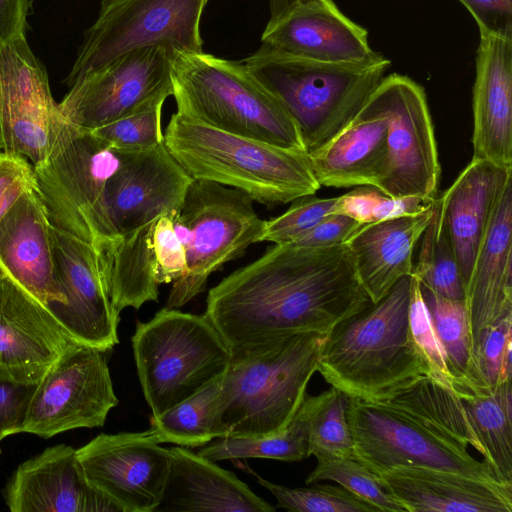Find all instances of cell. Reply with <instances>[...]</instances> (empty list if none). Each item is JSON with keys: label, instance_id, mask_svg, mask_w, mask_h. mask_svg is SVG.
I'll list each match as a JSON object with an SVG mask.
<instances>
[{"label": "cell", "instance_id": "f35d334b", "mask_svg": "<svg viewBox=\"0 0 512 512\" xmlns=\"http://www.w3.org/2000/svg\"><path fill=\"white\" fill-rule=\"evenodd\" d=\"M317 465L307 476V485L331 480L370 504L377 511L406 512L391 496L379 475L370 471L353 457H317Z\"/></svg>", "mask_w": 512, "mask_h": 512}, {"label": "cell", "instance_id": "cb8c5ba5", "mask_svg": "<svg viewBox=\"0 0 512 512\" xmlns=\"http://www.w3.org/2000/svg\"><path fill=\"white\" fill-rule=\"evenodd\" d=\"M308 154L321 186L381 190L388 171L387 118L373 92L342 130Z\"/></svg>", "mask_w": 512, "mask_h": 512}, {"label": "cell", "instance_id": "f6af8a7d", "mask_svg": "<svg viewBox=\"0 0 512 512\" xmlns=\"http://www.w3.org/2000/svg\"><path fill=\"white\" fill-rule=\"evenodd\" d=\"M388 195L374 186H359L337 198L334 213L344 214L362 224L384 219Z\"/></svg>", "mask_w": 512, "mask_h": 512}, {"label": "cell", "instance_id": "d6986e66", "mask_svg": "<svg viewBox=\"0 0 512 512\" xmlns=\"http://www.w3.org/2000/svg\"><path fill=\"white\" fill-rule=\"evenodd\" d=\"M76 342L0 265V379L36 384Z\"/></svg>", "mask_w": 512, "mask_h": 512}, {"label": "cell", "instance_id": "1f68e13d", "mask_svg": "<svg viewBox=\"0 0 512 512\" xmlns=\"http://www.w3.org/2000/svg\"><path fill=\"white\" fill-rule=\"evenodd\" d=\"M430 431L479 452L466 411L453 390L430 376H422L382 403Z\"/></svg>", "mask_w": 512, "mask_h": 512}, {"label": "cell", "instance_id": "4dcf8cb0", "mask_svg": "<svg viewBox=\"0 0 512 512\" xmlns=\"http://www.w3.org/2000/svg\"><path fill=\"white\" fill-rule=\"evenodd\" d=\"M450 388L466 411L483 461L500 482L512 484L511 381L495 387L452 381Z\"/></svg>", "mask_w": 512, "mask_h": 512}, {"label": "cell", "instance_id": "f1b7e54d", "mask_svg": "<svg viewBox=\"0 0 512 512\" xmlns=\"http://www.w3.org/2000/svg\"><path fill=\"white\" fill-rule=\"evenodd\" d=\"M434 209L435 201L419 213L363 224L346 241L359 281L372 304L381 300L401 278L411 275L414 248Z\"/></svg>", "mask_w": 512, "mask_h": 512}, {"label": "cell", "instance_id": "ffe728a7", "mask_svg": "<svg viewBox=\"0 0 512 512\" xmlns=\"http://www.w3.org/2000/svg\"><path fill=\"white\" fill-rule=\"evenodd\" d=\"M2 495L12 512H121L88 482L76 449L66 444L21 463Z\"/></svg>", "mask_w": 512, "mask_h": 512}, {"label": "cell", "instance_id": "74e56055", "mask_svg": "<svg viewBox=\"0 0 512 512\" xmlns=\"http://www.w3.org/2000/svg\"><path fill=\"white\" fill-rule=\"evenodd\" d=\"M237 467L253 475L277 500V508L295 512H376V508L342 486L319 484L309 488H289L257 474L246 462L232 459Z\"/></svg>", "mask_w": 512, "mask_h": 512}, {"label": "cell", "instance_id": "ee69618b", "mask_svg": "<svg viewBox=\"0 0 512 512\" xmlns=\"http://www.w3.org/2000/svg\"><path fill=\"white\" fill-rule=\"evenodd\" d=\"M38 188L35 169L24 156L0 151V221L26 192Z\"/></svg>", "mask_w": 512, "mask_h": 512}, {"label": "cell", "instance_id": "d4e9b609", "mask_svg": "<svg viewBox=\"0 0 512 512\" xmlns=\"http://www.w3.org/2000/svg\"><path fill=\"white\" fill-rule=\"evenodd\" d=\"M472 357L485 331L512 315V181L495 206L465 290Z\"/></svg>", "mask_w": 512, "mask_h": 512}, {"label": "cell", "instance_id": "8fae6325", "mask_svg": "<svg viewBox=\"0 0 512 512\" xmlns=\"http://www.w3.org/2000/svg\"><path fill=\"white\" fill-rule=\"evenodd\" d=\"M347 418L354 459L377 475L411 466L503 483L486 462L469 453L468 447L384 405L349 398Z\"/></svg>", "mask_w": 512, "mask_h": 512}, {"label": "cell", "instance_id": "4316f807", "mask_svg": "<svg viewBox=\"0 0 512 512\" xmlns=\"http://www.w3.org/2000/svg\"><path fill=\"white\" fill-rule=\"evenodd\" d=\"M379 476L406 512H512V484L411 466Z\"/></svg>", "mask_w": 512, "mask_h": 512}, {"label": "cell", "instance_id": "5bb4252c", "mask_svg": "<svg viewBox=\"0 0 512 512\" xmlns=\"http://www.w3.org/2000/svg\"><path fill=\"white\" fill-rule=\"evenodd\" d=\"M47 71L26 36L0 48V132L3 151L43 164L69 128Z\"/></svg>", "mask_w": 512, "mask_h": 512}, {"label": "cell", "instance_id": "ac0fdd59", "mask_svg": "<svg viewBox=\"0 0 512 512\" xmlns=\"http://www.w3.org/2000/svg\"><path fill=\"white\" fill-rule=\"evenodd\" d=\"M193 180L164 143L144 151H127L105 190L108 245L162 214L176 213Z\"/></svg>", "mask_w": 512, "mask_h": 512}, {"label": "cell", "instance_id": "83f0119b", "mask_svg": "<svg viewBox=\"0 0 512 512\" xmlns=\"http://www.w3.org/2000/svg\"><path fill=\"white\" fill-rule=\"evenodd\" d=\"M170 472L155 512H272L234 473L183 446L170 447Z\"/></svg>", "mask_w": 512, "mask_h": 512}, {"label": "cell", "instance_id": "7402d4cb", "mask_svg": "<svg viewBox=\"0 0 512 512\" xmlns=\"http://www.w3.org/2000/svg\"><path fill=\"white\" fill-rule=\"evenodd\" d=\"M52 226L39 189L23 194L0 221V265L44 305L65 303L55 265Z\"/></svg>", "mask_w": 512, "mask_h": 512}, {"label": "cell", "instance_id": "6da1fadb", "mask_svg": "<svg viewBox=\"0 0 512 512\" xmlns=\"http://www.w3.org/2000/svg\"><path fill=\"white\" fill-rule=\"evenodd\" d=\"M371 304L346 243H274L209 290L204 314L231 351L296 332L327 335Z\"/></svg>", "mask_w": 512, "mask_h": 512}, {"label": "cell", "instance_id": "603a6c76", "mask_svg": "<svg viewBox=\"0 0 512 512\" xmlns=\"http://www.w3.org/2000/svg\"><path fill=\"white\" fill-rule=\"evenodd\" d=\"M472 144V159L512 167V38L480 33Z\"/></svg>", "mask_w": 512, "mask_h": 512}, {"label": "cell", "instance_id": "52a82bcc", "mask_svg": "<svg viewBox=\"0 0 512 512\" xmlns=\"http://www.w3.org/2000/svg\"><path fill=\"white\" fill-rule=\"evenodd\" d=\"M131 341L151 417L221 380L231 361L228 345L205 314L165 307L137 322Z\"/></svg>", "mask_w": 512, "mask_h": 512}, {"label": "cell", "instance_id": "277c9868", "mask_svg": "<svg viewBox=\"0 0 512 512\" xmlns=\"http://www.w3.org/2000/svg\"><path fill=\"white\" fill-rule=\"evenodd\" d=\"M325 336L296 332L230 351V365L220 381L227 437H264L288 426L317 372Z\"/></svg>", "mask_w": 512, "mask_h": 512}, {"label": "cell", "instance_id": "681fc988", "mask_svg": "<svg viewBox=\"0 0 512 512\" xmlns=\"http://www.w3.org/2000/svg\"><path fill=\"white\" fill-rule=\"evenodd\" d=\"M30 0H0V48L26 36Z\"/></svg>", "mask_w": 512, "mask_h": 512}, {"label": "cell", "instance_id": "60d3db41", "mask_svg": "<svg viewBox=\"0 0 512 512\" xmlns=\"http://www.w3.org/2000/svg\"><path fill=\"white\" fill-rule=\"evenodd\" d=\"M164 102L90 130L122 151H144L164 143L161 115Z\"/></svg>", "mask_w": 512, "mask_h": 512}, {"label": "cell", "instance_id": "f546056e", "mask_svg": "<svg viewBox=\"0 0 512 512\" xmlns=\"http://www.w3.org/2000/svg\"><path fill=\"white\" fill-rule=\"evenodd\" d=\"M154 221L99 250L111 301L117 313L158 301L166 283L163 262L154 237Z\"/></svg>", "mask_w": 512, "mask_h": 512}, {"label": "cell", "instance_id": "836d02e7", "mask_svg": "<svg viewBox=\"0 0 512 512\" xmlns=\"http://www.w3.org/2000/svg\"><path fill=\"white\" fill-rule=\"evenodd\" d=\"M308 445V414L302 402L292 421L282 431L258 438H219L202 446L198 454L214 462L247 458L298 462L310 457Z\"/></svg>", "mask_w": 512, "mask_h": 512}, {"label": "cell", "instance_id": "c3c4849f", "mask_svg": "<svg viewBox=\"0 0 512 512\" xmlns=\"http://www.w3.org/2000/svg\"><path fill=\"white\" fill-rule=\"evenodd\" d=\"M362 225L347 215L330 214L291 243L315 248L344 244Z\"/></svg>", "mask_w": 512, "mask_h": 512}, {"label": "cell", "instance_id": "4fadbf2b", "mask_svg": "<svg viewBox=\"0 0 512 512\" xmlns=\"http://www.w3.org/2000/svg\"><path fill=\"white\" fill-rule=\"evenodd\" d=\"M106 351L75 343L36 383L20 433L50 438L102 427L118 404Z\"/></svg>", "mask_w": 512, "mask_h": 512}, {"label": "cell", "instance_id": "3957f363", "mask_svg": "<svg viewBox=\"0 0 512 512\" xmlns=\"http://www.w3.org/2000/svg\"><path fill=\"white\" fill-rule=\"evenodd\" d=\"M164 144L192 179L239 189L266 206L314 195L321 187L306 151L228 133L177 112Z\"/></svg>", "mask_w": 512, "mask_h": 512}, {"label": "cell", "instance_id": "8d00e7d4", "mask_svg": "<svg viewBox=\"0 0 512 512\" xmlns=\"http://www.w3.org/2000/svg\"><path fill=\"white\" fill-rule=\"evenodd\" d=\"M303 403L308 414L309 455L353 457L347 418L349 397L331 386L318 395L307 394Z\"/></svg>", "mask_w": 512, "mask_h": 512}, {"label": "cell", "instance_id": "8992f818", "mask_svg": "<svg viewBox=\"0 0 512 512\" xmlns=\"http://www.w3.org/2000/svg\"><path fill=\"white\" fill-rule=\"evenodd\" d=\"M171 75L177 113L228 133L306 151L295 121L244 63L204 51L176 52Z\"/></svg>", "mask_w": 512, "mask_h": 512}, {"label": "cell", "instance_id": "e575fe53", "mask_svg": "<svg viewBox=\"0 0 512 512\" xmlns=\"http://www.w3.org/2000/svg\"><path fill=\"white\" fill-rule=\"evenodd\" d=\"M420 239L418 262L411 274L438 295L465 301V287L446 232L441 197H436L434 214Z\"/></svg>", "mask_w": 512, "mask_h": 512}, {"label": "cell", "instance_id": "ba28073f", "mask_svg": "<svg viewBox=\"0 0 512 512\" xmlns=\"http://www.w3.org/2000/svg\"><path fill=\"white\" fill-rule=\"evenodd\" d=\"M184 248L186 270L173 282L166 308H180L206 288L209 276L260 242L265 220L245 192L193 180L173 217Z\"/></svg>", "mask_w": 512, "mask_h": 512}, {"label": "cell", "instance_id": "bcb514c9", "mask_svg": "<svg viewBox=\"0 0 512 512\" xmlns=\"http://www.w3.org/2000/svg\"><path fill=\"white\" fill-rule=\"evenodd\" d=\"M35 385L0 379V441L20 433Z\"/></svg>", "mask_w": 512, "mask_h": 512}, {"label": "cell", "instance_id": "b9f144b4", "mask_svg": "<svg viewBox=\"0 0 512 512\" xmlns=\"http://www.w3.org/2000/svg\"><path fill=\"white\" fill-rule=\"evenodd\" d=\"M338 197H299L281 215L264 222L260 242L291 243L309 231L324 217L334 214Z\"/></svg>", "mask_w": 512, "mask_h": 512}, {"label": "cell", "instance_id": "e0dca14e", "mask_svg": "<svg viewBox=\"0 0 512 512\" xmlns=\"http://www.w3.org/2000/svg\"><path fill=\"white\" fill-rule=\"evenodd\" d=\"M52 239L66 301L48 307L76 342L107 352L119 342L120 314L111 301L101 254L90 243L54 225Z\"/></svg>", "mask_w": 512, "mask_h": 512}, {"label": "cell", "instance_id": "7c38bea8", "mask_svg": "<svg viewBox=\"0 0 512 512\" xmlns=\"http://www.w3.org/2000/svg\"><path fill=\"white\" fill-rule=\"evenodd\" d=\"M165 48L131 50L69 86L59 104L64 119L92 130L173 95L172 58Z\"/></svg>", "mask_w": 512, "mask_h": 512}, {"label": "cell", "instance_id": "d6a6232c", "mask_svg": "<svg viewBox=\"0 0 512 512\" xmlns=\"http://www.w3.org/2000/svg\"><path fill=\"white\" fill-rule=\"evenodd\" d=\"M220 381L210 384L159 417H150L159 442L202 447L227 437L221 421Z\"/></svg>", "mask_w": 512, "mask_h": 512}, {"label": "cell", "instance_id": "7dc6e473", "mask_svg": "<svg viewBox=\"0 0 512 512\" xmlns=\"http://www.w3.org/2000/svg\"><path fill=\"white\" fill-rule=\"evenodd\" d=\"M473 16L479 33L512 38V0H458Z\"/></svg>", "mask_w": 512, "mask_h": 512}, {"label": "cell", "instance_id": "ab89813d", "mask_svg": "<svg viewBox=\"0 0 512 512\" xmlns=\"http://www.w3.org/2000/svg\"><path fill=\"white\" fill-rule=\"evenodd\" d=\"M512 315L491 327L482 336L473 357L471 379L468 383L495 387L511 381L512 376Z\"/></svg>", "mask_w": 512, "mask_h": 512}, {"label": "cell", "instance_id": "484cf974", "mask_svg": "<svg viewBox=\"0 0 512 512\" xmlns=\"http://www.w3.org/2000/svg\"><path fill=\"white\" fill-rule=\"evenodd\" d=\"M510 181L512 167L472 159L440 196L446 232L465 290L495 206Z\"/></svg>", "mask_w": 512, "mask_h": 512}, {"label": "cell", "instance_id": "7bdbcfd3", "mask_svg": "<svg viewBox=\"0 0 512 512\" xmlns=\"http://www.w3.org/2000/svg\"><path fill=\"white\" fill-rule=\"evenodd\" d=\"M410 328L414 342L424 359L430 377L450 387L451 376L446 366L443 350L433 330L422 299L418 279L411 274Z\"/></svg>", "mask_w": 512, "mask_h": 512}, {"label": "cell", "instance_id": "f907efd6", "mask_svg": "<svg viewBox=\"0 0 512 512\" xmlns=\"http://www.w3.org/2000/svg\"><path fill=\"white\" fill-rule=\"evenodd\" d=\"M316 0H269L270 18L266 26H272L295 9Z\"/></svg>", "mask_w": 512, "mask_h": 512}, {"label": "cell", "instance_id": "5b68a950", "mask_svg": "<svg viewBox=\"0 0 512 512\" xmlns=\"http://www.w3.org/2000/svg\"><path fill=\"white\" fill-rule=\"evenodd\" d=\"M243 63L295 121L307 153L356 116L391 64L387 58L368 65L321 63L262 44Z\"/></svg>", "mask_w": 512, "mask_h": 512}, {"label": "cell", "instance_id": "9c48e42d", "mask_svg": "<svg viewBox=\"0 0 512 512\" xmlns=\"http://www.w3.org/2000/svg\"><path fill=\"white\" fill-rule=\"evenodd\" d=\"M126 152L70 124L49 158L34 167L51 223L97 250L104 248L110 242L105 190Z\"/></svg>", "mask_w": 512, "mask_h": 512}, {"label": "cell", "instance_id": "2e32d148", "mask_svg": "<svg viewBox=\"0 0 512 512\" xmlns=\"http://www.w3.org/2000/svg\"><path fill=\"white\" fill-rule=\"evenodd\" d=\"M88 482L121 512H155L163 498L170 453L150 427L99 434L76 449Z\"/></svg>", "mask_w": 512, "mask_h": 512}, {"label": "cell", "instance_id": "30bf717a", "mask_svg": "<svg viewBox=\"0 0 512 512\" xmlns=\"http://www.w3.org/2000/svg\"><path fill=\"white\" fill-rule=\"evenodd\" d=\"M209 0H101L95 22L84 31L72 68L71 86L134 49L158 46L172 54L203 52L200 22Z\"/></svg>", "mask_w": 512, "mask_h": 512}, {"label": "cell", "instance_id": "44dd1931", "mask_svg": "<svg viewBox=\"0 0 512 512\" xmlns=\"http://www.w3.org/2000/svg\"><path fill=\"white\" fill-rule=\"evenodd\" d=\"M261 43L321 63L368 65L385 59L370 47L367 30L347 18L332 0L310 2L266 26Z\"/></svg>", "mask_w": 512, "mask_h": 512}, {"label": "cell", "instance_id": "d590c367", "mask_svg": "<svg viewBox=\"0 0 512 512\" xmlns=\"http://www.w3.org/2000/svg\"><path fill=\"white\" fill-rule=\"evenodd\" d=\"M419 287L433 330L443 350L451 382H469L473 357L465 301L444 298L420 282Z\"/></svg>", "mask_w": 512, "mask_h": 512}, {"label": "cell", "instance_id": "7a4b0ae2", "mask_svg": "<svg viewBox=\"0 0 512 512\" xmlns=\"http://www.w3.org/2000/svg\"><path fill=\"white\" fill-rule=\"evenodd\" d=\"M411 275L344 319L322 343L317 371L351 399L379 404L429 369L410 328Z\"/></svg>", "mask_w": 512, "mask_h": 512}, {"label": "cell", "instance_id": "9a60e30c", "mask_svg": "<svg viewBox=\"0 0 512 512\" xmlns=\"http://www.w3.org/2000/svg\"><path fill=\"white\" fill-rule=\"evenodd\" d=\"M387 118L390 197H436L441 167L424 89L407 76L383 77L373 91Z\"/></svg>", "mask_w": 512, "mask_h": 512}]
</instances>
